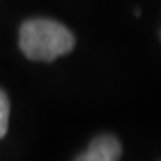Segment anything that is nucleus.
<instances>
[{"instance_id":"nucleus-1","label":"nucleus","mask_w":161,"mask_h":161,"mask_svg":"<svg viewBox=\"0 0 161 161\" xmlns=\"http://www.w3.org/2000/svg\"><path fill=\"white\" fill-rule=\"evenodd\" d=\"M74 45V34L64 25L48 18L27 20L20 27V50L31 61L50 63L72 52Z\"/></svg>"},{"instance_id":"nucleus-2","label":"nucleus","mask_w":161,"mask_h":161,"mask_svg":"<svg viewBox=\"0 0 161 161\" xmlns=\"http://www.w3.org/2000/svg\"><path fill=\"white\" fill-rule=\"evenodd\" d=\"M122 156V145L120 142L111 136V134H102L93 140L88 150L77 159L80 161H116Z\"/></svg>"},{"instance_id":"nucleus-3","label":"nucleus","mask_w":161,"mask_h":161,"mask_svg":"<svg viewBox=\"0 0 161 161\" xmlns=\"http://www.w3.org/2000/svg\"><path fill=\"white\" fill-rule=\"evenodd\" d=\"M9 109H11L9 97L4 90H0V140L6 136L9 127Z\"/></svg>"},{"instance_id":"nucleus-4","label":"nucleus","mask_w":161,"mask_h":161,"mask_svg":"<svg viewBox=\"0 0 161 161\" xmlns=\"http://www.w3.org/2000/svg\"><path fill=\"white\" fill-rule=\"evenodd\" d=\"M159 38H161V32H159Z\"/></svg>"}]
</instances>
